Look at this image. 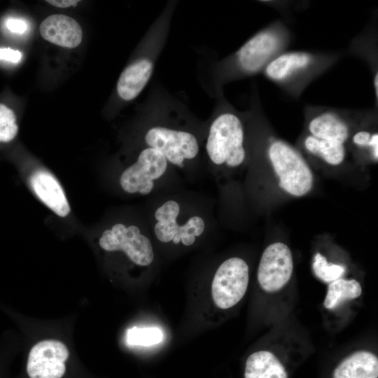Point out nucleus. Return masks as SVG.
Listing matches in <instances>:
<instances>
[{
	"label": "nucleus",
	"instance_id": "nucleus-8",
	"mask_svg": "<svg viewBox=\"0 0 378 378\" xmlns=\"http://www.w3.org/2000/svg\"><path fill=\"white\" fill-rule=\"evenodd\" d=\"M249 269L241 258L232 257L221 263L211 284L212 298L220 309H229L237 304L247 290Z\"/></svg>",
	"mask_w": 378,
	"mask_h": 378
},
{
	"label": "nucleus",
	"instance_id": "nucleus-17",
	"mask_svg": "<svg viewBox=\"0 0 378 378\" xmlns=\"http://www.w3.org/2000/svg\"><path fill=\"white\" fill-rule=\"evenodd\" d=\"M349 52L363 58L372 71L375 105L378 106V62L377 35L375 24L368 27L365 31L355 37L351 43Z\"/></svg>",
	"mask_w": 378,
	"mask_h": 378
},
{
	"label": "nucleus",
	"instance_id": "nucleus-26",
	"mask_svg": "<svg viewBox=\"0 0 378 378\" xmlns=\"http://www.w3.org/2000/svg\"><path fill=\"white\" fill-rule=\"evenodd\" d=\"M22 57L20 51L10 48H0V59L9 61L11 62H18Z\"/></svg>",
	"mask_w": 378,
	"mask_h": 378
},
{
	"label": "nucleus",
	"instance_id": "nucleus-22",
	"mask_svg": "<svg viewBox=\"0 0 378 378\" xmlns=\"http://www.w3.org/2000/svg\"><path fill=\"white\" fill-rule=\"evenodd\" d=\"M312 269L317 278L326 283L341 278L345 272L344 266L328 262L320 253H316L314 257Z\"/></svg>",
	"mask_w": 378,
	"mask_h": 378
},
{
	"label": "nucleus",
	"instance_id": "nucleus-23",
	"mask_svg": "<svg viewBox=\"0 0 378 378\" xmlns=\"http://www.w3.org/2000/svg\"><path fill=\"white\" fill-rule=\"evenodd\" d=\"M351 143L358 148L368 150L372 158L378 159V133L367 129H359L350 136ZM349 138V139H350Z\"/></svg>",
	"mask_w": 378,
	"mask_h": 378
},
{
	"label": "nucleus",
	"instance_id": "nucleus-14",
	"mask_svg": "<svg viewBox=\"0 0 378 378\" xmlns=\"http://www.w3.org/2000/svg\"><path fill=\"white\" fill-rule=\"evenodd\" d=\"M41 36L48 42L68 48L78 46L83 31L79 23L74 18L62 14L46 18L39 27Z\"/></svg>",
	"mask_w": 378,
	"mask_h": 378
},
{
	"label": "nucleus",
	"instance_id": "nucleus-11",
	"mask_svg": "<svg viewBox=\"0 0 378 378\" xmlns=\"http://www.w3.org/2000/svg\"><path fill=\"white\" fill-rule=\"evenodd\" d=\"M167 165L168 162L160 152L146 147L136 161L122 172L120 186L126 192L148 195L154 187V181L165 173Z\"/></svg>",
	"mask_w": 378,
	"mask_h": 378
},
{
	"label": "nucleus",
	"instance_id": "nucleus-15",
	"mask_svg": "<svg viewBox=\"0 0 378 378\" xmlns=\"http://www.w3.org/2000/svg\"><path fill=\"white\" fill-rule=\"evenodd\" d=\"M30 186L37 197L57 215L64 217L70 206L59 181L49 172L37 170L30 177Z\"/></svg>",
	"mask_w": 378,
	"mask_h": 378
},
{
	"label": "nucleus",
	"instance_id": "nucleus-2",
	"mask_svg": "<svg viewBox=\"0 0 378 378\" xmlns=\"http://www.w3.org/2000/svg\"><path fill=\"white\" fill-rule=\"evenodd\" d=\"M341 56L337 52L286 50L272 60L262 74L298 99L308 85L333 66Z\"/></svg>",
	"mask_w": 378,
	"mask_h": 378
},
{
	"label": "nucleus",
	"instance_id": "nucleus-13",
	"mask_svg": "<svg viewBox=\"0 0 378 378\" xmlns=\"http://www.w3.org/2000/svg\"><path fill=\"white\" fill-rule=\"evenodd\" d=\"M69 350L62 342L43 340L30 350L27 372L30 378H61L66 370Z\"/></svg>",
	"mask_w": 378,
	"mask_h": 378
},
{
	"label": "nucleus",
	"instance_id": "nucleus-16",
	"mask_svg": "<svg viewBox=\"0 0 378 378\" xmlns=\"http://www.w3.org/2000/svg\"><path fill=\"white\" fill-rule=\"evenodd\" d=\"M378 358L367 351H356L335 369L333 378H377Z\"/></svg>",
	"mask_w": 378,
	"mask_h": 378
},
{
	"label": "nucleus",
	"instance_id": "nucleus-5",
	"mask_svg": "<svg viewBox=\"0 0 378 378\" xmlns=\"http://www.w3.org/2000/svg\"><path fill=\"white\" fill-rule=\"evenodd\" d=\"M168 20L160 19L156 22L148 32L146 52L134 59L121 73L116 90L122 100L128 102L134 99L150 80L164 43Z\"/></svg>",
	"mask_w": 378,
	"mask_h": 378
},
{
	"label": "nucleus",
	"instance_id": "nucleus-9",
	"mask_svg": "<svg viewBox=\"0 0 378 378\" xmlns=\"http://www.w3.org/2000/svg\"><path fill=\"white\" fill-rule=\"evenodd\" d=\"M180 206L174 200H168L159 206L155 213L157 223L154 226L156 237L162 242L173 241L185 246L192 245L197 237L204 231L205 223L198 216L190 217L184 224L178 223Z\"/></svg>",
	"mask_w": 378,
	"mask_h": 378
},
{
	"label": "nucleus",
	"instance_id": "nucleus-12",
	"mask_svg": "<svg viewBox=\"0 0 378 378\" xmlns=\"http://www.w3.org/2000/svg\"><path fill=\"white\" fill-rule=\"evenodd\" d=\"M293 270L289 247L281 242L273 243L262 254L257 272L258 283L265 292H276L290 281Z\"/></svg>",
	"mask_w": 378,
	"mask_h": 378
},
{
	"label": "nucleus",
	"instance_id": "nucleus-1",
	"mask_svg": "<svg viewBox=\"0 0 378 378\" xmlns=\"http://www.w3.org/2000/svg\"><path fill=\"white\" fill-rule=\"evenodd\" d=\"M293 38L290 29L279 20L259 30L219 62L215 74L217 87L262 73L272 60L287 50Z\"/></svg>",
	"mask_w": 378,
	"mask_h": 378
},
{
	"label": "nucleus",
	"instance_id": "nucleus-24",
	"mask_svg": "<svg viewBox=\"0 0 378 378\" xmlns=\"http://www.w3.org/2000/svg\"><path fill=\"white\" fill-rule=\"evenodd\" d=\"M18 131L14 112L6 105L0 104V142L13 140Z\"/></svg>",
	"mask_w": 378,
	"mask_h": 378
},
{
	"label": "nucleus",
	"instance_id": "nucleus-27",
	"mask_svg": "<svg viewBox=\"0 0 378 378\" xmlns=\"http://www.w3.org/2000/svg\"><path fill=\"white\" fill-rule=\"evenodd\" d=\"M49 4L58 8H68L70 6H74L78 4L80 1L76 0H48L46 1Z\"/></svg>",
	"mask_w": 378,
	"mask_h": 378
},
{
	"label": "nucleus",
	"instance_id": "nucleus-6",
	"mask_svg": "<svg viewBox=\"0 0 378 378\" xmlns=\"http://www.w3.org/2000/svg\"><path fill=\"white\" fill-rule=\"evenodd\" d=\"M304 112L309 134L345 144L351 135L352 127L362 119L366 110L306 105Z\"/></svg>",
	"mask_w": 378,
	"mask_h": 378
},
{
	"label": "nucleus",
	"instance_id": "nucleus-21",
	"mask_svg": "<svg viewBox=\"0 0 378 378\" xmlns=\"http://www.w3.org/2000/svg\"><path fill=\"white\" fill-rule=\"evenodd\" d=\"M163 338L162 330L155 327H133L127 330L126 341L129 345L151 346L160 343Z\"/></svg>",
	"mask_w": 378,
	"mask_h": 378
},
{
	"label": "nucleus",
	"instance_id": "nucleus-25",
	"mask_svg": "<svg viewBox=\"0 0 378 378\" xmlns=\"http://www.w3.org/2000/svg\"><path fill=\"white\" fill-rule=\"evenodd\" d=\"M7 29L13 33L22 34L26 31L28 24L26 20L20 18H8L6 21Z\"/></svg>",
	"mask_w": 378,
	"mask_h": 378
},
{
	"label": "nucleus",
	"instance_id": "nucleus-18",
	"mask_svg": "<svg viewBox=\"0 0 378 378\" xmlns=\"http://www.w3.org/2000/svg\"><path fill=\"white\" fill-rule=\"evenodd\" d=\"M244 378H288V374L274 354L268 351H259L247 358Z\"/></svg>",
	"mask_w": 378,
	"mask_h": 378
},
{
	"label": "nucleus",
	"instance_id": "nucleus-19",
	"mask_svg": "<svg viewBox=\"0 0 378 378\" xmlns=\"http://www.w3.org/2000/svg\"><path fill=\"white\" fill-rule=\"evenodd\" d=\"M302 143L308 153L330 165L342 164L346 157L345 144L338 141L318 139L308 134Z\"/></svg>",
	"mask_w": 378,
	"mask_h": 378
},
{
	"label": "nucleus",
	"instance_id": "nucleus-3",
	"mask_svg": "<svg viewBox=\"0 0 378 378\" xmlns=\"http://www.w3.org/2000/svg\"><path fill=\"white\" fill-rule=\"evenodd\" d=\"M244 114L225 99L218 105L210 124L206 142L209 160L216 165H241L246 157Z\"/></svg>",
	"mask_w": 378,
	"mask_h": 378
},
{
	"label": "nucleus",
	"instance_id": "nucleus-7",
	"mask_svg": "<svg viewBox=\"0 0 378 378\" xmlns=\"http://www.w3.org/2000/svg\"><path fill=\"white\" fill-rule=\"evenodd\" d=\"M144 141L147 147L160 152L168 162L181 167L186 160L195 159L200 152V144L195 135L167 125L149 127Z\"/></svg>",
	"mask_w": 378,
	"mask_h": 378
},
{
	"label": "nucleus",
	"instance_id": "nucleus-20",
	"mask_svg": "<svg viewBox=\"0 0 378 378\" xmlns=\"http://www.w3.org/2000/svg\"><path fill=\"white\" fill-rule=\"evenodd\" d=\"M361 293L358 281L340 278L329 284L323 305L328 309H333L344 300L356 299Z\"/></svg>",
	"mask_w": 378,
	"mask_h": 378
},
{
	"label": "nucleus",
	"instance_id": "nucleus-4",
	"mask_svg": "<svg viewBox=\"0 0 378 378\" xmlns=\"http://www.w3.org/2000/svg\"><path fill=\"white\" fill-rule=\"evenodd\" d=\"M267 155L279 178V186L295 197H301L313 186V174L300 153L288 143L270 136Z\"/></svg>",
	"mask_w": 378,
	"mask_h": 378
},
{
	"label": "nucleus",
	"instance_id": "nucleus-10",
	"mask_svg": "<svg viewBox=\"0 0 378 378\" xmlns=\"http://www.w3.org/2000/svg\"><path fill=\"white\" fill-rule=\"evenodd\" d=\"M105 251H122L135 264L148 266L153 260L154 253L150 239L135 225L118 223L105 230L99 239Z\"/></svg>",
	"mask_w": 378,
	"mask_h": 378
}]
</instances>
